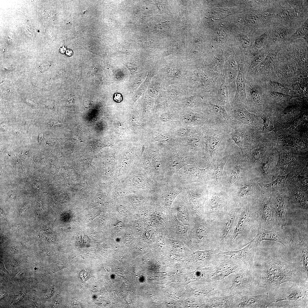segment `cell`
<instances>
[{
	"label": "cell",
	"mask_w": 308,
	"mask_h": 308,
	"mask_svg": "<svg viewBox=\"0 0 308 308\" xmlns=\"http://www.w3.org/2000/svg\"><path fill=\"white\" fill-rule=\"evenodd\" d=\"M127 194L126 192L124 191H118V196H121L125 195Z\"/></svg>",
	"instance_id": "52"
},
{
	"label": "cell",
	"mask_w": 308,
	"mask_h": 308,
	"mask_svg": "<svg viewBox=\"0 0 308 308\" xmlns=\"http://www.w3.org/2000/svg\"><path fill=\"white\" fill-rule=\"evenodd\" d=\"M261 136L250 149L251 159L255 163L261 160L267 148V143L263 142Z\"/></svg>",
	"instance_id": "25"
},
{
	"label": "cell",
	"mask_w": 308,
	"mask_h": 308,
	"mask_svg": "<svg viewBox=\"0 0 308 308\" xmlns=\"http://www.w3.org/2000/svg\"><path fill=\"white\" fill-rule=\"evenodd\" d=\"M270 84L272 87L279 90H283L285 88L280 83L275 81H270Z\"/></svg>",
	"instance_id": "44"
},
{
	"label": "cell",
	"mask_w": 308,
	"mask_h": 308,
	"mask_svg": "<svg viewBox=\"0 0 308 308\" xmlns=\"http://www.w3.org/2000/svg\"><path fill=\"white\" fill-rule=\"evenodd\" d=\"M244 71L242 66H238L236 79V90L231 104L238 102H242L245 105L246 104L247 98L246 88V82Z\"/></svg>",
	"instance_id": "18"
},
{
	"label": "cell",
	"mask_w": 308,
	"mask_h": 308,
	"mask_svg": "<svg viewBox=\"0 0 308 308\" xmlns=\"http://www.w3.org/2000/svg\"><path fill=\"white\" fill-rule=\"evenodd\" d=\"M301 263L300 261L288 262L278 253H270L265 256L258 266H255L252 273L262 293H264L287 282L306 281V272L301 266Z\"/></svg>",
	"instance_id": "1"
},
{
	"label": "cell",
	"mask_w": 308,
	"mask_h": 308,
	"mask_svg": "<svg viewBox=\"0 0 308 308\" xmlns=\"http://www.w3.org/2000/svg\"><path fill=\"white\" fill-rule=\"evenodd\" d=\"M132 181L135 184L138 186H143L146 183L145 178L141 176H136L134 177L132 179Z\"/></svg>",
	"instance_id": "40"
},
{
	"label": "cell",
	"mask_w": 308,
	"mask_h": 308,
	"mask_svg": "<svg viewBox=\"0 0 308 308\" xmlns=\"http://www.w3.org/2000/svg\"><path fill=\"white\" fill-rule=\"evenodd\" d=\"M296 29L289 27H270L267 30L268 35L266 44L279 45L284 43Z\"/></svg>",
	"instance_id": "16"
},
{
	"label": "cell",
	"mask_w": 308,
	"mask_h": 308,
	"mask_svg": "<svg viewBox=\"0 0 308 308\" xmlns=\"http://www.w3.org/2000/svg\"><path fill=\"white\" fill-rule=\"evenodd\" d=\"M131 200L134 203H137L139 202L140 200L138 199V198H131Z\"/></svg>",
	"instance_id": "54"
},
{
	"label": "cell",
	"mask_w": 308,
	"mask_h": 308,
	"mask_svg": "<svg viewBox=\"0 0 308 308\" xmlns=\"http://www.w3.org/2000/svg\"><path fill=\"white\" fill-rule=\"evenodd\" d=\"M177 195V194L175 192H170L167 195L165 200V204L167 206H171Z\"/></svg>",
	"instance_id": "39"
},
{
	"label": "cell",
	"mask_w": 308,
	"mask_h": 308,
	"mask_svg": "<svg viewBox=\"0 0 308 308\" xmlns=\"http://www.w3.org/2000/svg\"><path fill=\"white\" fill-rule=\"evenodd\" d=\"M278 159L274 169H284L295 165L305 157L304 153H298L285 150H277Z\"/></svg>",
	"instance_id": "17"
},
{
	"label": "cell",
	"mask_w": 308,
	"mask_h": 308,
	"mask_svg": "<svg viewBox=\"0 0 308 308\" xmlns=\"http://www.w3.org/2000/svg\"><path fill=\"white\" fill-rule=\"evenodd\" d=\"M186 102L187 105L192 107L196 105L197 101L194 98L191 97L187 100Z\"/></svg>",
	"instance_id": "46"
},
{
	"label": "cell",
	"mask_w": 308,
	"mask_h": 308,
	"mask_svg": "<svg viewBox=\"0 0 308 308\" xmlns=\"http://www.w3.org/2000/svg\"><path fill=\"white\" fill-rule=\"evenodd\" d=\"M203 141L208 158L215 160L223 151H230L235 143L230 135V129L210 120L204 126Z\"/></svg>",
	"instance_id": "3"
},
{
	"label": "cell",
	"mask_w": 308,
	"mask_h": 308,
	"mask_svg": "<svg viewBox=\"0 0 308 308\" xmlns=\"http://www.w3.org/2000/svg\"><path fill=\"white\" fill-rule=\"evenodd\" d=\"M258 227L271 230L278 226L273 209L270 208L269 200L265 198L259 207L255 208Z\"/></svg>",
	"instance_id": "14"
},
{
	"label": "cell",
	"mask_w": 308,
	"mask_h": 308,
	"mask_svg": "<svg viewBox=\"0 0 308 308\" xmlns=\"http://www.w3.org/2000/svg\"><path fill=\"white\" fill-rule=\"evenodd\" d=\"M38 139L39 142L40 143H42L44 141V135L42 134H40L38 135Z\"/></svg>",
	"instance_id": "53"
},
{
	"label": "cell",
	"mask_w": 308,
	"mask_h": 308,
	"mask_svg": "<svg viewBox=\"0 0 308 308\" xmlns=\"http://www.w3.org/2000/svg\"><path fill=\"white\" fill-rule=\"evenodd\" d=\"M307 118L305 116H298V117L294 118L291 121H288L285 123L280 129L282 132H286L288 134H296V133L299 132L300 129H301L304 126L305 123H307Z\"/></svg>",
	"instance_id": "24"
},
{
	"label": "cell",
	"mask_w": 308,
	"mask_h": 308,
	"mask_svg": "<svg viewBox=\"0 0 308 308\" xmlns=\"http://www.w3.org/2000/svg\"><path fill=\"white\" fill-rule=\"evenodd\" d=\"M297 177L300 182L303 185L308 186V177L305 176H301L298 175Z\"/></svg>",
	"instance_id": "45"
},
{
	"label": "cell",
	"mask_w": 308,
	"mask_h": 308,
	"mask_svg": "<svg viewBox=\"0 0 308 308\" xmlns=\"http://www.w3.org/2000/svg\"><path fill=\"white\" fill-rule=\"evenodd\" d=\"M207 306L211 308H237V298L234 294L218 296L209 298Z\"/></svg>",
	"instance_id": "20"
},
{
	"label": "cell",
	"mask_w": 308,
	"mask_h": 308,
	"mask_svg": "<svg viewBox=\"0 0 308 308\" xmlns=\"http://www.w3.org/2000/svg\"><path fill=\"white\" fill-rule=\"evenodd\" d=\"M292 198L296 205L307 212L308 199L307 194L301 191H295L292 194Z\"/></svg>",
	"instance_id": "29"
},
{
	"label": "cell",
	"mask_w": 308,
	"mask_h": 308,
	"mask_svg": "<svg viewBox=\"0 0 308 308\" xmlns=\"http://www.w3.org/2000/svg\"><path fill=\"white\" fill-rule=\"evenodd\" d=\"M286 1V4L281 5L280 1H278L270 27H289L296 29L295 25L297 22L301 19L305 21L304 17L308 18L307 0Z\"/></svg>",
	"instance_id": "4"
},
{
	"label": "cell",
	"mask_w": 308,
	"mask_h": 308,
	"mask_svg": "<svg viewBox=\"0 0 308 308\" xmlns=\"http://www.w3.org/2000/svg\"><path fill=\"white\" fill-rule=\"evenodd\" d=\"M284 134L279 136L277 140L281 142L284 147L290 146L297 150L308 149L307 144L302 140L300 135Z\"/></svg>",
	"instance_id": "23"
},
{
	"label": "cell",
	"mask_w": 308,
	"mask_h": 308,
	"mask_svg": "<svg viewBox=\"0 0 308 308\" xmlns=\"http://www.w3.org/2000/svg\"><path fill=\"white\" fill-rule=\"evenodd\" d=\"M144 167L147 171H149L151 169V165L149 162L145 161L144 164Z\"/></svg>",
	"instance_id": "51"
},
{
	"label": "cell",
	"mask_w": 308,
	"mask_h": 308,
	"mask_svg": "<svg viewBox=\"0 0 308 308\" xmlns=\"http://www.w3.org/2000/svg\"><path fill=\"white\" fill-rule=\"evenodd\" d=\"M236 297L237 308H273L270 303L268 292L253 295L235 294Z\"/></svg>",
	"instance_id": "15"
},
{
	"label": "cell",
	"mask_w": 308,
	"mask_h": 308,
	"mask_svg": "<svg viewBox=\"0 0 308 308\" xmlns=\"http://www.w3.org/2000/svg\"><path fill=\"white\" fill-rule=\"evenodd\" d=\"M234 275L230 287L225 290L227 295H253L263 293L253 274L245 266Z\"/></svg>",
	"instance_id": "5"
},
{
	"label": "cell",
	"mask_w": 308,
	"mask_h": 308,
	"mask_svg": "<svg viewBox=\"0 0 308 308\" xmlns=\"http://www.w3.org/2000/svg\"><path fill=\"white\" fill-rule=\"evenodd\" d=\"M190 132L189 130L187 128L183 127L178 129L176 131V134L179 136L183 137L187 135Z\"/></svg>",
	"instance_id": "43"
},
{
	"label": "cell",
	"mask_w": 308,
	"mask_h": 308,
	"mask_svg": "<svg viewBox=\"0 0 308 308\" xmlns=\"http://www.w3.org/2000/svg\"><path fill=\"white\" fill-rule=\"evenodd\" d=\"M259 246L256 242H250L245 247L239 250L220 251L219 254L228 255L231 257H235L240 259L244 263L246 268L252 272L255 268L254 263V258Z\"/></svg>",
	"instance_id": "12"
},
{
	"label": "cell",
	"mask_w": 308,
	"mask_h": 308,
	"mask_svg": "<svg viewBox=\"0 0 308 308\" xmlns=\"http://www.w3.org/2000/svg\"><path fill=\"white\" fill-rule=\"evenodd\" d=\"M273 209L275 220L278 226L283 227L286 224L285 218L286 202L284 197L281 194L276 195L273 200Z\"/></svg>",
	"instance_id": "19"
},
{
	"label": "cell",
	"mask_w": 308,
	"mask_h": 308,
	"mask_svg": "<svg viewBox=\"0 0 308 308\" xmlns=\"http://www.w3.org/2000/svg\"><path fill=\"white\" fill-rule=\"evenodd\" d=\"M118 211L120 214L125 215L127 213V210L123 206H120L118 207Z\"/></svg>",
	"instance_id": "48"
},
{
	"label": "cell",
	"mask_w": 308,
	"mask_h": 308,
	"mask_svg": "<svg viewBox=\"0 0 308 308\" xmlns=\"http://www.w3.org/2000/svg\"><path fill=\"white\" fill-rule=\"evenodd\" d=\"M263 240L278 242L288 249H291L293 247V239L291 234L283 227L279 226L271 230L258 227L256 236L250 242H255L259 245Z\"/></svg>",
	"instance_id": "9"
},
{
	"label": "cell",
	"mask_w": 308,
	"mask_h": 308,
	"mask_svg": "<svg viewBox=\"0 0 308 308\" xmlns=\"http://www.w3.org/2000/svg\"><path fill=\"white\" fill-rule=\"evenodd\" d=\"M230 131L231 139L244 156L247 155L252 146L261 136L256 129L237 120Z\"/></svg>",
	"instance_id": "8"
},
{
	"label": "cell",
	"mask_w": 308,
	"mask_h": 308,
	"mask_svg": "<svg viewBox=\"0 0 308 308\" xmlns=\"http://www.w3.org/2000/svg\"><path fill=\"white\" fill-rule=\"evenodd\" d=\"M66 53L68 55L71 56L72 54V52L71 50H68L66 51Z\"/></svg>",
	"instance_id": "55"
},
{
	"label": "cell",
	"mask_w": 308,
	"mask_h": 308,
	"mask_svg": "<svg viewBox=\"0 0 308 308\" xmlns=\"http://www.w3.org/2000/svg\"><path fill=\"white\" fill-rule=\"evenodd\" d=\"M123 98L122 95L119 93H115L114 95V100L117 102H121Z\"/></svg>",
	"instance_id": "47"
},
{
	"label": "cell",
	"mask_w": 308,
	"mask_h": 308,
	"mask_svg": "<svg viewBox=\"0 0 308 308\" xmlns=\"http://www.w3.org/2000/svg\"><path fill=\"white\" fill-rule=\"evenodd\" d=\"M308 24L307 19L299 27L295 30L289 40L301 38L308 43Z\"/></svg>",
	"instance_id": "31"
},
{
	"label": "cell",
	"mask_w": 308,
	"mask_h": 308,
	"mask_svg": "<svg viewBox=\"0 0 308 308\" xmlns=\"http://www.w3.org/2000/svg\"><path fill=\"white\" fill-rule=\"evenodd\" d=\"M177 227L179 233L182 236L187 237L188 230L187 226H184L181 223H178Z\"/></svg>",
	"instance_id": "42"
},
{
	"label": "cell",
	"mask_w": 308,
	"mask_h": 308,
	"mask_svg": "<svg viewBox=\"0 0 308 308\" xmlns=\"http://www.w3.org/2000/svg\"><path fill=\"white\" fill-rule=\"evenodd\" d=\"M240 209L237 207L230 209L220 220L212 224L215 239V249L225 251Z\"/></svg>",
	"instance_id": "6"
},
{
	"label": "cell",
	"mask_w": 308,
	"mask_h": 308,
	"mask_svg": "<svg viewBox=\"0 0 308 308\" xmlns=\"http://www.w3.org/2000/svg\"><path fill=\"white\" fill-rule=\"evenodd\" d=\"M237 153L236 154H234L233 167L230 173L229 181L231 184L234 183L238 179L240 172L243 161V158L240 151H238Z\"/></svg>",
	"instance_id": "27"
},
{
	"label": "cell",
	"mask_w": 308,
	"mask_h": 308,
	"mask_svg": "<svg viewBox=\"0 0 308 308\" xmlns=\"http://www.w3.org/2000/svg\"><path fill=\"white\" fill-rule=\"evenodd\" d=\"M200 134H197L191 137L189 140V143L192 147L195 148L200 147L201 144V138Z\"/></svg>",
	"instance_id": "37"
},
{
	"label": "cell",
	"mask_w": 308,
	"mask_h": 308,
	"mask_svg": "<svg viewBox=\"0 0 308 308\" xmlns=\"http://www.w3.org/2000/svg\"><path fill=\"white\" fill-rule=\"evenodd\" d=\"M161 120L164 121H169L170 119V117L167 114H164L161 116Z\"/></svg>",
	"instance_id": "49"
},
{
	"label": "cell",
	"mask_w": 308,
	"mask_h": 308,
	"mask_svg": "<svg viewBox=\"0 0 308 308\" xmlns=\"http://www.w3.org/2000/svg\"><path fill=\"white\" fill-rule=\"evenodd\" d=\"M262 119L263 121V127L262 130L258 131L261 133H266L274 131L275 133L277 146L278 145L276 132L277 131V125L274 119L268 114H264L261 112L256 113Z\"/></svg>",
	"instance_id": "26"
},
{
	"label": "cell",
	"mask_w": 308,
	"mask_h": 308,
	"mask_svg": "<svg viewBox=\"0 0 308 308\" xmlns=\"http://www.w3.org/2000/svg\"><path fill=\"white\" fill-rule=\"evenodd\" d=\"M145 147L144 145H143V146L142 147V154H141V155L142 154V153H143V151H144V150L145 149Z\"/></svg>",
	"instance_id": "56"
},
{
	"label": "cell",
	"mask_w": 308,
	"mask_h": 308,
	"mask_svg": "<svg viewBox=\"0 0 308 308\" xmlns=\"http://www.w3.org/2000/svg\"><path fill=\"white\" fill-rule=\"evenodd\" d=\"M308 281L294 282L290 287L280 285L268 292L270 303L283 300L308 301Z\"/></svg>",
	"instance_id": "7"
},
{
	"label": "cell",
	"mask_w": 308,
	"mask_h": 308,
	"mask_svg": "<svg viewBox=\"0 0 308 308\" xmlns=\"http://www.w3.org/2000/svg\"><path fill=\"white\" fill-rule=\"evenodd\" d=\"M258 226L255 208L249 205L241 208L225 251L237 250L246 246L256 236Z\"/></svg>",
	"instance_id": "2"
},
{
	"label": "cell",
	"mask_w": 308,
	"mask_h": 308,
	"mask_svg": "<svg viewBox=\"0 0 308 308\" xmlns=\"http://www.w3.org/2000/svg\"><path fill=\"white\" fill-rule=\"evenodd\" d=\"M301 170H293L284 176H278L277 179L274 181L270 183L264 185L263 186L269 188L279 185L297 175L298 173L301 172Z\"/></svg>",
	"instance_id": "32"
},
{
	"label": "cell",
	"mask_w": 308,
	"mask_h": 308,
	"mask_svg": "<svg viewBox=\"0 0 308 308\" xmlns=\"http://www.w3.org/2000/svg\"><path fill=\"white\" fill-rule=\"evenodd\" d=\"M299 240L298 243H295V244L298 249L302 252V256L300 262L302 264V267L305 271L306 273L305 280L308 281V247L307 245L304 241L303 238L299 234Z\"/></svg>",
	"instance_id": "28"
},
{
	"label": "cell",
	"mask_w": 308,
	"mask_h": 308,
	"mask_svg": "<svg viewBox=\"0 0 308 308\" xmlns=\"http://www.w3.org/2000/svg\"><path fill=\"white\" fill-rule=\"evenodd\" d=\"M181 163L182 161L181 158L177 156H175L171 161V169L173 170L178 169L180 167Z\"/></svg>",
	"instance_id": "38"
},
{
	"label": "cell",
	"mask_w": 308,
	"mask_h": 308,
	"mask_svg": "<svg viewBox=\"0 0 308 308\" xmlns=\"http://www.w3.org/2000/svg\"><path fill=\"white\" fill-rule=\"evenodd\" d=\"M252 186L249 184H247L242 186L238 190L237 193V197L239 199H245L251 195Z\"/></svg>",
	"instance_id": "35"
},
{
	"label": "cell",
	"mask_w": 308,
	"mask_h": 308,
	"mask_svg": "<svg viewBox=\"0 0 308 308\" xmlns=\"http://www.w3.org/2000/svg\"><path fill=\"white\" fill-rule=\"evenodd\" d=\"M220 251L211 249L203 251H197L193 253L194 258L199 265L206 264L211 267L215 264Z\"/></svg>",
	"instance_id": "21"
},
{
	"label": "cell",
	"mask_w": 308,
	"mask_h": 308,
	"mask_svg": "<svg viewBox=\"0 0 308 308\" xmlns=\"http://www.w3.org/2000/svg\"><path fill=\"white\" fill-rule=\"evenodd\" d=\"M268 35V31H266L256 39L255 45L257 48H260L266 44Z\"/></svg>",
	"instance_id": "36"
},
{
	"label": "cell",
	"mask_w": 308,
	"mask_h": 308,
	"mask_svg": "<svg viewBox=\"0 0 308 308\" xmlns=\"http://www.w3.org/2000/svg\"><path fill=\"white\" fill-rule=\"evenodd\" d=\"M231 106L233 111V119L249 125L258 131L261 128L262 122L260 117L256 114L252 113L247 110L243 103L237 102L231 104Z\"/></svg>",
	"instance_id": "11"
},
{
	"label": "cell",
	"mask_w": 308,
	"mask_h": 308,
	"mask_svg": "<svg viewBox=\"0 0 308 308\" xmlns=\"http://www.w3.org/2000/svg\"><path fill=\"white\" fill-rule=\"evenodd\" d=\"M275 157V153L272 151L266 160L261 163V168L264 174L266 175L270 171L274 161Z\"/></svg>",
	"instance_id": "34"
},
{
	"label": "cell",
	"mask_w": 308,
	"mask_h": 308,
	"mask_svg": "<svg viewBox=\"0 0 308 308\" xmlns=\"http://www.w3.org/2000/svg\"><path fill=\"white\" fill-rule=\"evenodd\" d=\"M159 140L161 141H166L169 140V138L167 136L161 135L159 136Z\"/></svg>",
	"instance_id": "50"
},
{
	"label": "cell",
	"mask_w": 308,
	"mask_h": 308,
	"mask_svg": "<svg viewBox=\"0 0 308 308\" xmlns=\"http://www.w3.org/2000/svg\"><path fill=\"white\" fill-rule=\"evenodd\" d=\"M308 301L283 300L272 303L273 308H307Z\"/></svg>",
	"instance_id": "30"
},
{
	"label": "cell",
	"mask_w": 308,
	"mask_h": 308,
	"mask_svg": "<svg viewBox=\"0 0 308 308\" xmlns=\"http://www.w3.org/2000/svg\"><path fill=\"white\" fill-rule=\"evenodd\" d=\"M272 98L278 101H284L287 100L288 98L284 94L278 92H273L271 94Z\"/></svg>",
	"instance_id": "41"
},
{
	"label": "cell",
	"mask_w": 308,
	"mask_h": 308,
	"mask_svg": "<svg viewBox=\"0 0 308 308\" xmlns=\"http://www.w3.org/2000/svg\"><path fill=\"white\" fill-rule=\"evenodd\" d=\"M226 200L224 196L220 194H214L211 196L205 212L210 222L213 223L218 221L228 211L224 208Z\"/></svg>",
	"instance_id": "10"
},
{
	"label": "cell",
	"mask_w": 308,
	"mask_h": 308,
	"mask_svg": "<svg viewBox=\"0 0 308 308\" xmlns=\"http://www.w3.org/2000/svg\"><path fill=\"white\" fill-rule=\"evenodd\" d=\"M216 93L214 94L212 103L224 106L229 111L233 112L232 108L229 100V94L225 80L220 83L216 89Z\"/></svg>",
	"instance_id": "22"
},
{
	"label": "cell",
	"mask_w": 308,
	"mask_h": 308,
	"mask_svg": "<svg viewBox=\"0 0 308 308\" xmlns=\"http://www.w3.org/2000/svg\"><path fill=\"white\" fill-rule=\"evenodd\" d=\"M232 152V151L222 157L217 163L214 171L215 178L217 183L220 181L224 166Z\"/></svg>",
	"instance_id": "33"
},
{
	"label": "cell",
	"mask_w": 308,
	"mask_h": 308,
	"mask_svg": "<svg viewBox=\"0 0 308 308\" xmlns=\"http://www.w3.org/2000/svg\"><path fill=\"white\" fill-rule=\"evenodd\" d=\"M209 106V120L230 129L236 123L237 120L232 119L233 112L229 111L224 106L210 102Z\"/></svg>",
	"instance_id": "13"
}]
</instances>
